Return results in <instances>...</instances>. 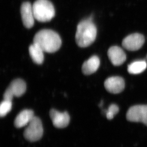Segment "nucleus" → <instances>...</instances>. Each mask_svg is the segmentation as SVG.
<instances>
[{"label": "nucleus", "instance_id": "obj_1", "mask_svg": "<svg viewBox=\"0 0 147 147\" xmlns=\"http://www.w3.org/2000/svg\"><path fill=\"white\" fill-rule=\"evenodd\" d=\"M33 43L37 45L44 52L54 53L61 47V40L55 32L49 29H43L35 35Z\"/></svg>", "mask_w": 147, "mask_h": 147}, {"label": "nucleus", "instance_id": "obj_2", "mask_svg": "<svg viewBox=\"0 0 147 147\" xmlns=\"http://www.w3.org/2000/svg\"><path fill=\"white\" fill-rule=\"evenodd\" d=\"M97 30L92 22V17L83 20L78 24L75 35L77 45L82 48L87 47L94 42Z\"/></svg>", "mask_w": 147, "mask_h": 147}, {"label": "nucleus", "instance_id": "obj_3", "mask_svg": "<svg viewBox=\"0 0 147 147\" xmlns=\"http://www.w3.org/2000/svg\"><path fill=\"white\" fill-rule=\"evenodd\" d=\"M35 19L40 22H47L55 16L54 6L49 0H37L32 5Z\"/></svg>", "mask_w": 147, "mask_h": 147}, {"label": "nucleus", "instance_id": "obj_4", "mask_svg": "<svg viewBox=\"0 0 147 147\" xmlns=\"http://www.w3.org/2000/svg\"><path fill=\"white\" fill-rule=\"evenodd\" d=\"M43 133L42 121L37 117H34L24 131V137L30 142H36L42 138Z\"/></svg>", "mask_w": 147, "mask_h": 147}, {"label": "nucleus", "instance_id": "obj_5", "mask_svg": "<svg viewBox=\"0 0 147 147\" xmlns=\"http://www.w3.org/2000/svg\"><path fill=\"white\" fill-rule=\"evenodd\" d=\"M126 118L131 122H142L147 126V105H139L131 107L127 113Z\"/></svg>", "mask_w": 147, "mask_h": 147}, {"label": "nucleus", "instance_id": "obj_6", "mask_svg": "<svg viewBox=\"0 0 147 147\" xmlns=\"http://www.w3.org/2000/svg\"><path fill=\"white\" fill-rule=\"evenodd\" d=\"M145 42L144 36L140 33H135L125 37L122 41L123 47L130 51L140 49Z\"/></svg>", "mask_w": 147, "mask_h": 147}, {"label": "nucleus", "instance_id": "obj_7", "mask_svg": "<svg viewBox=\"0 0 147 147\" xmlns=\"http://www.w3.org/2000/svg\"><path fill=\"white\" fill-rule=\"evenodd\" d=\"M125 82L121 77H111L106 80L104 87L110 93L118 94L121 93L125 88Z\"/></svg>", "mask_w": 147, "mask_h": 147}, {"label": "nucleus", "instance_id": "obj_8", "mask_svg": "<svg viewBox=\"0 0 147 147\" xmlns=\"http://www.w3.org/2000/svg\"><path fill=\"white\" fill-rule=\"evenodd\" d=\"M21 14L22 23L26 28L30 29L34 24V16L32 5L29 2L23 3L21 6Z\"/></svg>", "mask_w": 147, "mask_h": 147}, {"label": "nucleus", "instance_id": "obj_9", "mask_svg": "<svg viewBox=\"0 0 147 147\" xmlns=\"http://www.w3.org/2000/svg\"><path fill=\"white\" fill-rule=\"evenodd\" d=\"M50 115L53 124L56 128H65L69 124L70 117L66 111L60 113L55 109H51Z\"/></svg>", "mask_w": 147, "mask_h": 147}, {"label": "nucleus", "instance_id": "obj_10", "mask_svg": "<svg viewBox=\"0 0 147 147\" xmlns=\"http://www.w3.org/2000/svg\"><path fill=\"white\" fill-rule=\"evenodd\" d=\"M108 55L113 65L118 66L122 65L126 60V55L122 48L119 46H112L108 51Z\"/></svg>", "mask_w": 147, "mask_h": 147}, {"label": "nucleus", "instance_id": "obj_11", "mask_svg": "<svg viewBox=\"0 0 147 147\" xmlns=\"http://www.w3.org/2000/svg\"><path fill=\"white\" fill-rule=\"evenodd\" d=\"M34 117V113L32 110H23L16 117L14 120V126L17 128L25 126L31 122Z\"/></svg>", "mask_w": 147, "mask_h": 147}, {"label": "nucleus", "instance_id": "obj_12", "mask_svg": "<svg viewBox=\"0 0 147 147\" xmlns=\"http://www.w3.org/2000/svg\"><path fill=\"white\" fill-rule=\"evenodd\" d=\"M100 65L99 58L97 56H92L83 63L82 66V71L85 75H90L97 71Z\"/></svg>", "mask_w": 147, "mask_h": 147}, {"label": "nucleus", "instance_id": "obj_13", "mask_svg": "<svg viewBox=\"0 0 147 147\" xmlns=\"http://www.w3.org/2000/svg\"><path fill=\"white\" fill-rule=\"evenodd\" d=\"M8 88L13 96L19 97L23 95L26 92V84L24 80L17 79L11 82Z\"/></svg>", "mask_w": 147, "mask_h": 147}, {"label": "nucleus", "instance_id": "obj_14", "mask_svg": "<svg viewBox=\"0 0 147 147\" xmlns=\"http://www.w3.org/2000/svg\"><path fill=\"white\" fill-rule=\"evenodd\" d=\"M29 51L31 58L34 63L37 64H41L44 61L43 50L38 45L33 43L29 48Z\"/></svg>", "mask_w": 147, "mask_h": 147}, {"label": "nucleus", "instance_id": "obj_15", "mask_svg": "<svg viewBox=\"0 0 147 147\" xmlns=\"http://www.w3.org/2000/svg\"><path fill=\"white\" fill-rule=\"evenodd\" d=\"M147 66V63L145 61H134L128 65V72L131 74H141L146 69Z\"/></svg>", "mask_w": 147, "mask_h": 147}, {"label": "nucleus", "instance_id": "obj_16", "mask_svg": "<svg viewBox=\"0 0 147 147\" xmlns=\"http://www.w3.org/2000/svg\"><path fill=\"white\" fill-rule=\"evenodd\" d=\"M12 108V101L3 100L0 105V116L1 117L5 116Z\"/></svg>", "mask_w": 147, "mask_h": 147}, {"label": "nucleus", "instance_id": "obj_17", "mask_svg": "<svg viewBox=\"0 0 147 147\" xmlns=\"http://www.w3.org/2000/svg\"><path fill=\"white\" fill-rule=\"evenodd\" d=\"M119 111V108L115 104H112L109 107L108 109L104 111L106 116L109 120L113 119L115 115H116Z\"/></svg>", "mask_w": 147, "mask_h": 147}, {"label": "nucleus", "instance_id": "obj_18", "mask_svg": "<svg viewBox=\"0 0 147 147\" xmlns=\"http://www.w3.org/2000/svg\"><path fill=\"white\" fill-rule=\"evenodd\" d=\"M13 97H14V96L13 95V94L11 93V92L10 91V90L8 88H7L4 94H3L4 100L12 101Z\"/></svg>", "mask_w": 147, "mask_h": 147}, {"label": "nucleus", "instance_id": "obj_19", "mask_svg": "<svg viewBox=\"0 0 147 147\" xmlns=\"http://www.w3.org/2000/svg\"><path fill=\"white\" fill-rule=\"evenodd\" d=\"M146 59L147 60V56H146Z\"/></svg>", "mask_w": 147, "mask_h": 147}]
</instances>
